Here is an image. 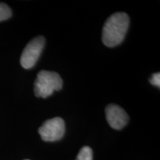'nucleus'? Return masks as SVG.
Instances as JSON below:
<instances>
[{
  "label": "nucleus",
  "mask_w": 160,
  "mask_h": 160,
  "mask_svg": "<svg viewBox=\"0 0 160 160\" xmlns=\"http://www.w3.org/2000/svg\"><path fill=\"white\" fill-rule=\"evenodd\" d=\"M106 119L112 128L122 129L128 123L129 117L125 110L115 104H110L105 108Z\"/></svg>",
  "instance_id": "5"
},
{
  "label": "nucleus",
  "mask_w": 160,
  "mask_h": 160,
  "mask_svg": "<svg viewBox=\"0 0 160 160\" xmlns=\"http://www.w3.org/2000/svg\"><path fill=\"white\" fill-rule=\"evenodd\" d=\"M62 88V79L57 73L42 71L38 73L34 82V93L37 97L47 98Z\"/></svg>",
  "instance_id": "2"
},
{
  "label": "nucleus",
  "mask_w": 160,
  "mask_h": 160,
  "mask_svg": "<svg viewBox=\"0 0 160 160\" xmlns=\"http://www.w3.org/2000/svg\"><path fill=\"white\" fill-rule=\"evenodd\" d=\"M130 19L125 13H116L105 22L102 29V40L107 47L113 48L125 39L129 27Z\"/></svg>",
  "instance_id": "1"
},
{
  "label": "nucleus",
  "mask_w": 160,
  "mask_h": 160,
  "mask_svg": "<svg viewBox=\"0 0 160 160\" xmlns=\"http://www.w3.org/2000/svg\"><path fill=\"white\" fill-rule=\"evenodd\" d=\"M12 16V11L8 5L5 3H0V22L8 19Z\"/></svg>",
  "instance_id": "7"
},
{
  "label": "nucleus",
  "mask_w": 160,
  "mask_h": 160,
  "mask_svg": "<svg viewBox=\"0 0 160 160\" xmlns=\"http://www.w3.org/2000/svg\"><path fill=\"white\" fill-rule=\"evenodd\" d=\"M25 160H29V159H25Z\"/></svg>",
  "instance_id": "9"
},
{
  "label": "nucleus",
  "mask_w": 160,
  "mask_h": 160,
  "mask_svg": "<svg viewBox=\"0 0 160 160\" xmlns=\"http://www.w3.org/2000/svg\"><path fill=\"white\" fill-rule=\"evenodd\" d=\"M65 131L64 120L55 117L45 121L39 128V133L43 141L55 142L62 139Z\"/></svg>",
  "instance_id": "4"
},
{
  "label": "nucleus",
  "mask_w": 160,
  "mask_h": 160,
  "mask_svg": "<svg viewBox=\"0 0 160 160\" xmlns=\"http://www.w3.org/2000/svg\"><path fill=\"white\" fill-rule=\"evenodd\" d=\"M45 38L40 36L32 39L26 45L20 58V63L24 68H32L36 65L45 47Z\"/></svg>",
  "instance_id": "3"
},
{
  "label": "nucleus",
  "mask_w": 160,
  "mask_h": 160,
  "mask_svg": "<svg viewBox=\"0 0 160 160\" xmlns=\"http://www.w3.org/2000/svg\"><path fill=\"white\" fill-rule=\"evenodd\" d=\"M77 160H93V151L88 146H84L80 150Z\"/></svg>",
  "instance_id": "6"
},
{
  "label": "nucleus",
  "mask_w": 160,
  "mask_h": 160,
  "mask_svg": "<svg viewBox=\"0 0 160 160\" xmlns=\"http://www.w3.org/2000/svg\"><path fill=\"white\" fill-rule=\"evenodd\" d=\"M150 82L153 85L157 86V87H160V73H156L152 75V77L150 78Z\"/></svg>",
  "instance_id": "8"
}]
</instances>
